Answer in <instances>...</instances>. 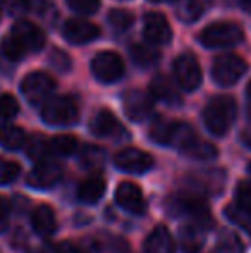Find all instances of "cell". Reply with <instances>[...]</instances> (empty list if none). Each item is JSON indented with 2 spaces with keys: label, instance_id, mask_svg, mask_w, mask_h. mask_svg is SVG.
<instances>
[{
  "label": "cell",
  "instance_id": "cell-35",
  "mask_svg": "<svg viewBox=\"0 0 251 253\" xmlns=\"http://www.w3.org/2000/svg\"><path fill=\"white\" fill-rule=\"evenodd\" d=\"M17 112H19V102L16 100V97L10 93L0 95V119L9 121L16 117Z\"/></svg>",
  "mask_w": 251,
  "mask_h": 253
},
{
  "label": "cell",
  "instance_id": "cell-20",
  "mask_svg": "<svg viewBox=\"0 0 251 253\" xmlns=\"http://www.w3.org/2000/svg\"><path fill=\"white\" fill-rule=\"evenodd\" d=\"M176 243L165 226H157L144 241V253H174Z\"/></svg>",
  "mask_w": 251,
  "mask_h": 253
},
{
  "label": "cell",
  "instance_id": "cell-40",
  "mask_svg": "<svg viewBox=\"0 0 251 253\" xmlns=\"http://www.w3.org/2000/svg\"><path fill=\"white\" fill-rule=\"evenodd\" d=\"M50 62L54 64V66L57 67L59 71H62V73H66V71H69V67H71V60H69V57H67L66 53L61 52V50H54V52H52V55H50Z\"/></svg>",
  "mask_w": 251,
  "mask_h": 253
},
{
  "label": "cell",
  "instance_id": "cell-42",
  "mask_svg": "<svg viewBox=\"0 0 251 253\" xmlns=\"http://www.w3.org/2000/svg\"><path fill=\"white\" fill-rule=\"evenodd\" d=\"M239 5H241L246 12H251V0H239Z\"/></svg>",
  "mask_w": 251,
  "mask_h": 253
},
{
  "label": "cell",
  "instance_id": "cell-36",
  "mask_svg": "<svg viewBox=\"0 0 251 253\" xmlns=\"http://www.w3.org/2000/svg\"><path fill=\"white\" fill-rule=\"evenodd\" d=\"M69 7L77 14L90 16L95 14L100 7V0H69Z\"/></svg>",
  "mask_w": 251,
  "mask_h": 253
},
{
  "label": "cell",
  "instance_id": "cell-3",
  "mask_svg": "<svg viewBox=\"0 0 251 253\" xmlns=\"http://www.w3.org/2000/svg\"><path fill=\"white\" fill-rule=\"evenodd\" d=\"M77 117H79V109L71 97L48 98L41 107V119L50 126H71L76 123Z\"/></svg>",
  "mask_w": 251,
  "mask_h": 253
},
{
  "label": "cell",
  "instance_id": "cell-12",
  "mask_svg": "<svg viewBox=\"0 0 251 253\" xmlns=\"http://www.w3.org/2000/svg\"><path fill=\"white\" fill-rule=\"evenodd\" d=\"M62 35L69 43L84 45L88 42H93L100 37V30L97 24L90 23L86 19H69L64 24Z\"/></svg>",
  "mask_w": 251,
  "mask_h": 253
},
{
  "label": "cell",
  "instance_id": "cell-34",
  "mask_svg": "<svg viewBox=\"0 0 251 253\" xmlns=\"http://www.w3.org/2000/svg\"><path fill=\"white\" fill-rule=\"evenodd\" d=\"M104 159H105V152L98 147H86L81 152V164L88 169H95V167L104 166Z\"/></svg>",
  "mask_w": 251,
  "mask_h": 253
},
{
  "label": "cell",
  "instance_id": "cell-18",
  "mask_svg": "<svg viewBox=\"0 0 251 253\" xmlns=\"http://www.w3.org/2000/svg\"><path fill=\"white\" fill-rule=\"evenodd\" d=\"M150 91H151V97L158 102H164L167 105H179L181 100V95H179L178 88L172 84V81L169 80L167 76L164 74H158L151 80L150 84Z\"/></svg>",
  "mask_w": 251,
  "mask_h": 253
},
{
  "label": "cell",
  "instance_id": "cell-37",
  "mask_svg": "<svg viewBox=\"0 0 251 253\" xmlns=\"http://www.w3.org/2000/svg\"><path fill=\"white\" fill-rule=\"evenodd\" d=\"M3 10L10 16H23L30 9V2L28 0H0Z\"/></svg>",
  "mask_w": 251,
  "mask_h": 253
},
{
  "label": "cell",
  "instance_id": "cell-17",
  "mask_svg": "<svg viewBox=\"0 0 251 253\" xmlns=\"http://www.w3.org/2000/svg\"><path fill=\"white\" fill-rule=\"evenodd\" d=\"M178 205V212L179 213H186L188 217L193 219L194 224L201 227H207L214 224V219H212L210 209L205 202L198 200V198H181V200L176 202Z\"/></svg>",
  "mask_w": 251,
  "mask_h": 253
},
{
  "label": "cell",
  "instance_id": "cell-38",
  "mask_svg": "<svg viewBox=\"0 0 251 253\" xmlns=\"http://www.w3.org/2000/svg\"><path fill=\"white\" fill-rule=\"evenodd\" d=\"M236 200L238 205L251 212V183L250 181H241L236 188Z\"/></svg>",
  "mask_w": 251,
  "mask_h": 253
},
{
  "label": "cell",
  "instance_id": "cell-44",
  "mask_svg": "<svg viewBox=\"0 0 251 253\" xmlns=\"http://www.w3.org/2000/svg\"><path fill=\"white\" fill-rule=\"evenodd\" d=\"M248 95L251 97V81H250V84H248Z\"/></svg>",
  "mask_w": 251,
  "mask_h": 253
},
{
  "label": "cell",
  "instance_id": "cell-2",
  "mask_svg": "<svg viewBox=\"0 0 251 253\" xmlns=\"http://www.w3.org/2000/svg\"><path fill=\"white\" fill-rule=\"evenodd\" d=\"M245 38L243 28L229 21H218L207 26L200 35V42L207 48H225L234 47Z\"/></svg>",
  "mask_w": 251,
  "mask_h": 253
},
{
  "label": "cell",
  "instance_id": "cell-46",
  "mask_svg": "<svg viewBox=\"0 0 251 253\" xmlns=\"http://www.w3.org/2000/svg\"><path fill=\"white\" fill-rule=\"evenodd\" d=\"M0 19H2V7H0Z\"/></svg>",
  "mask_w": 251,
  "mask_h": 253
},
{
  "label": "cell",
  "instance_id": "cell-33",
  "mask_svg": "<svg viewBox=\"0 0 251 253\" xmlns=\"http://www.w3.org/2000/svg\"><path fill=\"white\" fill-rule=\"evenodd\" d=\"M21 174V166L14 160L0 159V186L10 184Z\"/></svg>",
  "mask_w": 251,
  "mask_h": 253
},
{
  "label": "cell",
  "instance_id": "cell-31",
  "mask_svg": "<svg viewBox=\"0 0 251 253\" xmlns=\"http://www.w3.org/2000/svg\"><path fill=\"white\" fill-rule=\"evenodd\" d=\"M108 23H110V26L114 28L115 31H126L129 30L131 26H133L134 23V16L133 12H129V10L126 9H114L108 12Z\"/></svg>",
  "mask_w": 251,
  "mask_h": 253
},
{
  "label": "cell",
  "instance_id": "cell-8",
  "mask_svg": "<svg viewBox=\"0 0 251 253\" xmlns=\"http://www.w3.org/2000/svg\"><path fill=\"white\" fill-rule=\"evenodd\" d=\"M174 76L184 91H194L201 84V67L191 53H182L174 62Z\"/></svg>",
  "mask_w": 251,
  "mask_h": 253
},
{
  "label": "cell",
  "instance_id": "cell-24",
  "mask_svg": "<svg viewBox=\"0 0 251 253\" xmlns=\"http://www.w3.org/2000/svg\"><path fill=\"white\" fill-rule=\"evenodd\" d=\"M26 143V134L21 127L12 124H3L0 126V147L5 150H17Z\"/></svg>",
  "mask_w": 251,
  "mask_h": 253
},
{
  "label": "cell",
  "instance_id": "cell-43",
  "mask_svg": "<svg viewBox=\"0 0 251 253\" xmlns=\"http://www.w3.org/2000/svg\"><path fill=\"white\" fill-rule=\"evenodd\" d=\"M153 3H165V2H178V0H150Z\"/></svg>",
  "mask_w": 251,
  "mask_h": 253
},
{
  "label": "cell",
  "instance_id": "cell-32",
  "mask_svg": "<svg viewBox=\"0 0 251 253\" xmlns=\"http://www.w3.org/2000/svg\"><path fill=\"white\" fill-rule=\"evenodd\" d=\"M0 48H2V53L9 60H19V59H23V55L26 53V48L21 45V42L17 40L12 33L2 38V45H0Z\"/></svg>",
  "mask_w": 251,
  "mask_h": 253
},
{
  "label": "cell",
  "instance_id": "cell-28",
  "mask_svg": "<svg viewBox=\"0 0 251 253\" xmlns=\"http://www.w3.org/2000/svg\"><path fill=\"white\" fill-rule=\"evenodd\" d=\"M26 150H28V155H30L33 160H38V162L45 160L52 153L50 141L43 136H33L31 138V140L28 141Z\"/></svg>",
  "mask_w": 251,
  "mask_h": 253
},
{
  "label": "cell",
  "instance_id": "cell-14",
  "mask_svg": "<svg viewBox=\"0 0 251 253\" xmlns=\"http://www.w3.org/2000/svg\"><path fill=\"white\" fill-rule=\"evenodd\" d=\"M144 38L151 45H165L172 38V30L165 16L150 12L144 17Z\"/></svg>",
  "mask_w": 251,
  "mask_h": 253
},
{
  "label": "cell",
  "instance_id": "cell-21",
  "mask_svg": "<svg viewBox=\"0 0 251 253\" xmlns=\"http://www.w3.org/2000/svg\"><path fill=\"white\" fill-rule=\"evenodd\" d=\"M186 157L189 159H194V160H212L218 155V150L214 143L210 141H205L201 138H198L196 134L191 136L181 148H179Z\"/></svg>",
  "mask_w": 251,
  "mask_h": 253
},
{
  "label": "cell",
  "instance_id": "cell-29",
  "mask_svg": "<svg viewBox=\"0 0 251 253\" xmlns=\"http://www.w3.org/2000/svg\"><path fill=\"white\" fill-rule=\"evenodd\" d=\"M217 247L218 250L225 253H243L245 252V245L241 243L238 234H234L232 231H222L217 238Z\"/></svg>",
  "mask_w": 251,
  "mask_h": 253
},
{
  "label": "cell",
  "instance_id": "cell-30",
  "mask_svg": "<svg viewBox=\"0 0 251 253\" xmlns=\"http://www.w3.org/2000/svg\"><path fill=\"white\" fill-rule=\"evenodd\" d=\"M52 153L57 155H72L77 150V138L71 136V134H61L50 140Z\"/></svg>",
  "mask_w": 251,
  "mask_h": 253
},
{
  "label": "cell",
  "instance_id": "cell-5",
  "mask_svg": "<svg viewBox=\"0 0 251 253\" xmlns=\"http://www.w3.org/2000/svg\"><path fill=\"white\" fill-rule=\"evenodd\" d=\"M246 69H248V66H246L243 57L236 55V53H225V55H220L215 59L212 74H214V80L220 86H232V84L241 80Z\"/></svg>",
  "mask_w": 251,
  "mask_h": 253
},
{
  "label": "cell",
  "instance_id": "cell-27",
  "mask_svg": "<svg viewBox=\"0 0 251 253\" xmlns=\"http://www.w3.org/2000/svg\"><path fill=\"white\" fill-rule=\"evenodd\" d=\"M203 14L201 0H181L178 5V17L184 23H194Z\"/></svg>",
  "mask_w": 251,
  "mask_h": 253
},
{
  "label": "cell",
  "instance_id": "cell-15",
  "mask_svg": "<svg viewBox=\"0 0 251 253\" xmlns=\"http://www.w3.org/2000/svg\"><path fill=\"white\" fill-rule=\"evenodd\" d=\"M10 33L21 42L26 52H38L43 48L45 45V35L36 24L30 23V21H19L14 24Z\"/></svg>",
  "mask_w": 251,
  "mask_h": 253
},
{
  "label": "cell",
  "instance_id": "cell-4",
  "mask_svg": "<svg viewBox=\"0 0 251 253\" xmlns=\"http://www.w3.org/2000/svg\"><path fill=\"white\" fill-rule=\"evenodd\" d=\"M191 136H194V131L188 124L178 121L157 119L150 127V138L160 145H174L181 148Z\"/></svg>",
  "mask_w": 251,
  "mask_h": 253
},
{
  "label": "cell",
  "instance_id": "cell-9",
  "mask_svg": "<svg viewBox=\"0 0 251 253\" xmlns=\"http://www.w3.org/2000/svg\"><path fill=\"white\" fill-rule=\"evenodd\" d=\"M64 176V169L59 162L55 160H41L38 166L28 174L26 183L35 190H48L55 186Z\"/></svg>",
  "mask_w": 251,
  "mask_h": 253
},
{
  "label": "cell",
  "instance_id": "cell-19",
  "mask_svg": "<svg viewBox=\"0 0 251 253\" xmlns=\"http://www.w3.org/2000/svg\"><path fill=\"white\" fill-rule=\"evenodd\" d=\"M31 226H33L35 233L40 236H52L57 229V219H55V212L52 210V207H36L31 213Z\"/></svg>",
  "mask_w": 251,
  "mask_h": 253
},
{
  "label": "cell",
  "instance_id": "cell-39",
  "mask_svg": "<svg viewBox=\"0 0 251 253\" xmlns=\"http://www.w3.org/2000/svg\"><path fill=\"white\" fill-rule=\"evenodd\" d=\"M9 220H10V202L0 195V233H3L9 227Z\"/></svg>",
  "mask_w": 251,
  "mask_h": 253
},
{
  "label": "cell",
  "instance_id": "cell-45",
  "mask_svg": "<svg viewBox=\"0 0 251 253\" xmlns=\"http://www.w3.org/2000/svg\"><path fill=\"white\" fill-rule=\"evenodd\" d=\"M248 170H250V174H251V162H250V166H248Z\"/></svg>",
  "mask_w": 251,
  "mask_h": 253
},
{
  "label": "cell",
  "instance_id": "cell-13",
  "mask_svg": "<svg viewBox=\"0 0 251 253\" xmlns=\"http://www.w3.org/2000/svg\"><path fill=\"white\" fill-rule=\"evenodd\" d=\"M115 202L127 212L141 215L146 212V202L141 190L134 183H121L115 191Z\"/></svg>",
  "mask_w": 251,
  "mask_h": 253
},
{
  "label": "cell",
  "instance_id": "cell-10",
  "mask_svg": "<svg viewBox=\"0 0 251 253\" xmlns=\"http://www.w3.org/2000/svg\"><path fill=\"white\" fill-rule=\"evenodd\" d=\"M114 164L117 169L131 174H143L153 167V157L150 153L138 150V148H124L114 157Z\"/></svg>",
  "mask_w": 251,
  "mask_h": 253
},
{
  "label": "cell",
  "instance_id": "cell-7",
  "mask_svg": "<svg viewBox=\"0 0 251 253\" xmlns=\"http://www.w3.org/2000/svg\"><path fill=\"white\" fill-rule=\"evenodd\" d=\"M91 71L102 83H114L124 74V60L115 52H100L91 62Z\"/></svg>",
  "mask_w": 251,
  "mask_h": 253
},
{
  "label": "cell",
  "instance_id": "cell-6",
  "mask_svg": "<svg viewBox=\"0 0 251 253\" xmlns=\"http://www.w3.org/2000/svg\"><path fill=\"white\" fill-rule=\"evenodd\" d=\"M54 90H55L54 78L47 73H40V71L28 74L23 80V84H21L23 95L26 97V100L30 103H33V105L47 102Z\"/></svg>",
  "mask_w": 251,
  "mask_h": 253
},
{
  "label": "cell",
  "instance_id": "cell-23",
  "mask_svg": "<svg viewBox=\"0 0 251 253\" xmlns=\"http://www.w3.org/2000/svg\"><path fill=\"white\" fill-rule=\"evenodd\" d=\"M179 240H181V247L186 253H196L198 250H201L205 243V227L198 226V224L181 227Z\"/></svg>",
  "mask_w": 251,
  "mask_h": 253
},
{
  "label": "cell",
  "instance_id": "cell-22",
  "mask_svg": "<svg viewBox=\"0 0 251 253\" xmlns=\"http://www.w3.org/2000/svg\"><path fill=\"white\" fill-rule=\"evenodd\" d=\"M105 188H107V183H105L104 177L91 176L79 184V188H77V198L84 203L95 205L105 195Z\"/></svg>",
  "mask_w": 251,
  "mask_h": 253
},
{
  "label": "cell",
  "instance_id": "cell-41",
  "mask_svg": "<svg viewBox=\"0 0 251 253\" xmlns=\"http://www.w3.org/2000/svg\"><path fill=\"white\" fill-rule=\"evenodd\" d=\"M57 253H88V252H84L83 248L76 247L72 243H62L57 247Z\"/></svg>",
  "mask_w": 251,
  "mask_h": 253
},
{
  "label": "cell",
  "instance_id": "cell-11",
  "mask_svg": "<svg viewBox=\"0 0 251 253\" xmlns=\"http://www.w3.org/2000/svg\"><path fill=\"white\" fill-rule=\"evenodd\" d=\"M124 112L131 121H144L153 110V97L143 90H131L122 98Z\"/></svg>",
  "mask_w": 251,
  "mask_h": 253
},
{
  "label": "cell",
  "instance_id": "cell-26",
  "mask_svg": "<svg viewBox=\"0 0 251 253\" xmlns=\"http://www.w3.org/2000/svg\"><path fill=\"white\" fill-rule=\"evenodd\" d=\"M131 57L138 66H153L160 60V53L155 48V45H146V43H136L131 48Z\"/></svg>",
  "mask_w": 251,
  "mask_h": 253
},
{
  "label": "cell",
  "instance_id": "cell-25",
  "mask_svg": "<svg viewBox=\"0 0 251 253\" xmlns=\"http://www.w3.org/2000/svg\"><path fill=\"white\" fill-rule=\"evenodd\" d=\"M224 213L227 215V219L231 220L234 226L243 229L251 238V212L250 210L243 209L238 203H229V205L225 207Z\"/></svg>",
  "mask_w": 251,
  "mask_h": 253
},
{
  "label": "cell",
  "instance_id": "cell-16",
  "mask_svg": "<svg viewBox=\"0 0 251 253\" xmlns=\"http://www.w3.org/2000/svg\"><path fill=\"white\" fill-rule=\"evenodd\" d=\"M91 133L100 138H119L124 134V127L110 110H100L91 119Z\"/></svg>",
  "mask_w": 251,
  "mask_h": 253
},
{
  "label": "cell",
  "instance_id": "cell-1",
  "mask_svg": "<svg viewBox=\"0 0 251 253\" xmlns=\"http://www.w3.org/2000/svg\"><path fill=\"white\" fill-rule=\"evenodd\" d=\"M236 114H238V107L231 97H224V95L215 97L207 103L203 110L205 126L210 133L222 136L231 129Z\"/></svg>",
  "mask_w": 251,
  "mask_h": 253
}]
</instances>
